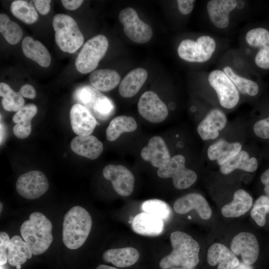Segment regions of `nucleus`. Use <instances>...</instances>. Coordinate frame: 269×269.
Instances as JSON below:
<instances>
[{"label":"nucleus","instance_id":"45","mask_svg":"<svg viewBox=\"0 0 269 269\" xmlns=\"http://www.w3.org/2000/svg\"><path fill=\"white\" fill-rule=\"evenodd\" d=\"M63 6L68 10H75L82 4V0H62L61 1Z\"/></svg>","mask_w":269,"mask_h":269},{"label":"nucleus","instance_id":"23","mask_svg":"<svg viewBox=\"0 0 269 269\" xmlns=\"http://www.w3.org/2000/svg\"><path fill=\"white\" fill-rule=\"evenodd\" d=\"M70 147L76 154L90 159L98 158L103 149L102 142L92 135L75 136L71 141Z\"/></svg>","mask_w":269,"mask_h":269},{"label":"nucleus","instance_id":"35","mask_svg":"<svg viewBox=\"0 0 269 269\" xmlns=\"http://www.w3.org/2000/svg\"><path fill=\"white\" fill-rule=\"evenodd\" d=\"M10 11L17 18L26 24H32L38 19L36 10L31 3L22 0H16L10 5Z\"/></svg>","mask_w":269,"mask_h":269},{"label":"nucleus","instance_id":"12","mask_svg":"<svg viewBox=\"0 0 269 269\" xmlns=\"http://www.w3.org/2000/svg\"><path fill=\"white\" fill-rule=\"evenodd\" d=\"M137 108L143 118L153 123L162 122L168 114L166 105L152 91H146L142 94L138 102Z\"/></svg>","mask_w":269,"mask_h":269},{"label":"nucleus","instance_id":"11","mask_svg":"<svg viewBox=\"0 0 269 269\" xmlns=\"http://www.w3.org/2000/svg\"><path fill=\"white\" fill-rule=\"evenodd\" d=\"M48 181L43 173L32 170L20 175L16 183L18 194L27 199H35L48 189Z\"/></svg>","mask_w":269,"mask_h":269},{"label":"nucleus","instance_id":"33","mask_svg":"<svg viewBox=\"0 0 269 269\" xmlns=\"http://www.w3.org/2000/svg\"><path fill=\"white\" fill-rule=\"evenodd\" d=\"M137 123L132 117L120 116L114 118L106 130V137L110 141L116 140L125 132H132L137 128Z\"/></svg>","mask_w":269,"mask_h":269},{"label":"nucleus","instance_id":"5","mask_svg":"<svg viewBox=\"0 0 269 269\" xmlns=\"http://www.w3.org/2000/svg\"><path fill=\"white\" fill-rule=\"evenodd\" d=\"M108 46V39L103 34L97 35L87 40L75 61L78 71L87 74L94 71L105 55Z\"/></svg>","mask_w":269,"mask_h":269},{"label":"nucleus","instance_id":"39","mask_svg":"<svg viewBox=\"0 0 269 269\" xmlns=\"http://www.w3.org/2000/svg\"><path fill=\"white\" fill-rule=\"evenodd\" d=\"M269 213V197L262 195L256 201L251 211V216L260 226H265L266 215Z\"/></svg>","mask_w":269,"mask_h":269},{"label":"nucleus","instance_id":"42","mask_svg":"<svg viewBox=\"0 0 269 269\" xmlns=\"http://www.w3.org/2000/svg\"><path fill=\"white\" fill-rule=\"evenodd\" d=\"M193 0H178V8L179 11L184 15L190 13L194 7Z\"/></svg>","mask_w":269,"mask_h":269},{"label":"nucleus","instance_id":"19","mask_svg":"<svg viewBox=\"0 0 269 269\" xmlns=\"http://www.w3.org/2000/svg\"><path fill=\"white\" fill-rule=\"evenodd\" d=\"M227 121L226 116L222 111L213 109L199 124L198 133L203 140L215 139L219 135V131L225 128Z\"/></svg>","mask_w":269,"mask_h":269},{"label":"nucleus","instance_id":"21","mask_svg":"<svg viewBox=\"0 0 269 269\" xmlns=\"http://www.w3.org/2000/svg\"><path fill=\"white\" fill-rule=\"evenodd\" d=\"M235 0H212L208 2L207 9L213 24L219 28H225L229 24V13L236 7Z\"/></svg>","mask_w":269,"mask_h":269},{"label":"nucleus","instance_id":"1","mask_svg":"<svg viewBox=\"0 0 269 269\" xmlns=\"http://www.w3.org/2000/svg\"><path fill=\"white\" fill-rule=\"evenodd\" d=\"M171 252L159 262L162 269L180 267L194 268L199 262L200 246L190 235L181 231H175L170 236Z\"/></svg>","mask_w":269,"mask_h":269},{"label":"nucleus","instance_id":"48","mask_svg":"<svg viewBox=\"0 0 269 269\" xmlns=\"http://www.w3.org/2000/svg\"><path fill=\"white\" fill-rule=\"evenodd\" d=\"M96 269H118L115 267L108 266L104 265L99 266Z\"/></svg>","mask_w":269,"mask_h":269},{"label":"nucleus","instance_id":"50","mask_svg":"<svg viewBox=\"0 0 269 269\" xmlns=\"http://www.w3.org/2000/svg\"><path fill=\"white\" fill-rule=\"evenodd\" d=\"M243 3H245V2L243 1H239V2L237 1V6L239 7L240 8H242L244 7V4H243Z\"/></svg>","mask_w":269,"mask_h":269},{"label":"nucleus","instance_id":"52","mask_svg":"<svg viewBox=\"0 0 269 269\" xmlns=\"http://www.w3.org/2000/svg\"><path fill=\"white\" fill-rule=\"evenodd\" d=\"M0 212L1 213V210H2V203L1 202H0Z\"/></svg>","mask_w":269,"mask_h":269},{"label":"nucleus","instance_id":"29","mask_svg":"<svg viewBox=\"0 0 269 269\" xmlns=\"http://www.w3.org/2000/svg\"><path fill=\"white\" fill-rule=\"evenodd\" d=\"M253 198L245 190H237L232 201L224 205L221 210L222 215L225 217H238L247 212L251 208Z\"/></svg>","mask_w":269,"mask_h":269},{"label":"nucleus","instance_id":"51","mask_svg":"<svg viewBox=\"0 0 269 269\" xmlns=\"http://www.w3.org/2000/svg\"><path fill=\"white\" fill-rule=\"evenodd\" d=\"M170 269H195L194 268H184V267H174L170 268Z\"/></svg>","mask_w":269,"mask_h":269},{"label":"nucleus","instance_id":"46","mask_svg":"<svg viewBox=\"0 0 269 269\" xmlns=\"http://www.w3.org/2000/svg\"><path fill=\"white\" fill-rule=\"evenodd\" d=\"M261 180L265 185L264 191L266 195L269 197V168L262 174Z\"/></svg>","mask_w":269,"mask_h":269},{"label":"nucleus","instance_id":"40","mask_svg":"<svg viewBox=\"0 0 269 269\" xmlns=\"http://www.w3.org/2000/svg\"><path fill=\"white\" fill-rule=\"evenodd\" d=\"M10 239L7 233H0V265L3 266L7 261V251Z\"/></svg>","mask_w":269,"mask_h":269},{"label":"nucleus","instance_id":"36","mask_svg":"<svg viewBox=\"0 0 269 269\" xmlns=\"http://www.w3.org/2000/svg\"><path fill=\"white\" fill-rule=\"evenodd\" d=\"M0 32L6 41L12 45L18 43L22 37V30L16 22L4 13L0 14Z\"/></svg>","mask_w":269,"mask_h":269},{"label":"nucleus","instance_id":"34","mask_svg":"<svg viewBox=\"0 0 269 269\" xmlns=\"http://www.w3.org/2000/svg\"><path fill=\"white\" fill-rule=\"evenodd\" d=\"M0 96L2 107L7 111L17 112L24 106L23 97L4 82L0 83Z\"/></svg>","mask_w":269,"mask_h":269},{"label":"nucleus","instance_id":"13","mask_svg":"<svg viewBox=\"0 0 269 269\" xmlns=\"http://www.w3.org/2000/svg\"><path fill=\"white\" fill-rule=\"evenodd\" d=\"M104 177L112 182L115 191L120 195L127 196L134 190V177L133 173L122 165L109 164L103 170Z\"/></svg>","mask_w":269,"mask_h":269},{"label":"nucleus","instance_id":"14","mask_svg":"<svg viewBox=\"0 0 269 269\" xmlns=\"http://www.w3.org/2000/svg\"><path fill=\"white\" fill-rule=\"evenodd\" d=\"M231 250L235 255H241L245 264L251 265L258 259L259 245L256 236L249 232H241L232 240Z\"/></svg>","mask_w":269,"mask_h":269},{"label":"nucleus","instance_id":"26","mask_svg":"<svg viewBox=\"0 0 269 269\" xmlns=\"http://www.w3.org/2000/svg\"><path fill=\"white\" fill-rule=\"evenodd\" d=\"M104 261L110 263L118 268L130 267L136 263L139 254L138 251L133 247H126L110 249L102 255Z\"/></svg>","mask_w":269,"mask_h":269},{"label":"nucleus","instance_id":"28","mask_svg":"<svg viewBox=\"0 0 269 269\" xmlns=\"http://www.w3.org/2000/svg\"><path fill=\"white\" fill-rule=\"evenodd\" d=\"M23 54L43 67H48L51 61L50 54L45 46L30 36L23 38L21 43Z\"/></svg>","mask_w":269,"mask_h":269},{"label":"nucleus","instance_id":"10","mask_svg":"<svg viewBox=\"0 0 269 269\" xmlns=\"http://www.w3.org/2000/svg\"><path fill=\"white\" fill-rule=\"evenodd\" d=\"M210 85L216 91L219 103L224 108L232 109L239 102V92L233 82L222 71L214 70L208 78Z\"/></svg>","mask_w":269,"mask_h":269},{"label":"nucleus","instance_id":"25","mask_svg":"<svg viewBox=\"0 0 269 269\" xmlns=\"http://www.w3.org/2000/svg\"><path fill=\"white\" fill-rule=\"evenodd\" d=\"M147 78L146 70L137 68L129 72L121 82L119 92L124 98H131L136 94Z\"/></svg>","mask_w":269,"mask_h":269},{"label":"nucleus","instance_id":"6","mask_svg":"<svg viewBox=\"0 0 269 269\" xmlns=\"http://www.w3.org/2000/svg\"><path fill=\"white\" fill-rule=\"evenodd\" d=\"M74 97L78 104L100 121L108 120L114 113V105L111 100L92 87L85 86L78 89Z\"/></svg>","mask_w":269,"mask_h":269},{"label":"nucleus","instance_id":"7","mask_svg":"<svg viewBox=\"0 0 269 269\" xmlns=\"http://www.w3.org/2000/svg\"><path fill=\"white\" fill-rule=\"evenodd\" d=\"M185 163L183 155H175L158 168L157 174L162 178H172L176 188L186 189L195 182L197 176L194 171L186 168Z\"/></svg>","mask_w":269,"mask_h":269},{"label":"nucleus","instance_id":"15","mask_svg":"<svg viewBox=\"0 0 269 269\" xmlns=\"http://www.w3.org/2000/svg\"><path fill=\"white\" fill-rule=\"evenodd\" d=\"M246 40L250 46L259 48L255 57L256 64L269 69V31L262 27L252 29L247 33Z\"/></svg>","mask_w":269,"mask_h":269},{"label":"nucleus","instance_id":"18","mask_svg":"<svg viewBox=\"0 0 269 269\" xmlns=\"http://www.w3.org/2000/svg\"><path fill=\"white\" fill-rule=\"evenodd\" d=\"M140 155L144 160L158 168L170 158L164 140L159 136H154L149 139L147 145L142 148Z\"/></svg>","mask_w":269,"mask_h":269},{"label":"nucleus","instance_id":"17","mask_svg":"<svg viewBox=\"0 0 269 269\" xmlns=\"http://www.w3.org/2000/svg\"><path fill=\"white\" fill-rule=\"evenodd\" d=\"M70 119L72 129L78 135H91L98 124L91 112L78 103L71 107Z\"/></svg>","mask_w":269,"mask_h":269},{"label":"nucleus","instance_id":"4","mask_svg":"<svg viewBox=\"0 0 269 269\" xmlns=\"http://www.w3.org/2000/svg\"><path fill=\"white\" fill-rule=\"evenodd\" d=\"M55 41L63 52H75L83 44L84 38L76 21L70 16L59 13L53 19Z\"/></svg>","mask_w":269,"mask_h":269},{"label":"nucleus","instance_id":"53","mask_svg":"<svg viewBox=\"0 0 269 269\" xmlns=\"http://www.w3.org/2000/svg\"><path fill=\"white\" fill-rule=\"evenodd\" d=\"M0 269H4L2 266H0Z\"/></svg>","mask_w":269,"mask_h":269},{"label":"nucleus","instance_id":"20","mask_svg":"<svg viewBox=\"0 0 269 269\" xmlns=\"http://www.w3.org/2000/svg\"><path fill=\"white\" fill-rule=\"evenodd\" d=\"M207 260L211 266L218 265V269H234L240 263L236 255L220 243H215L209 247Z\"/></svg>","mask_w":269,"mask_h":269},{"label":"nucleus","instance_id":"54","mask_svg":"<svg viewBox=\"0 0 269 269\" xmlns=\"http://www.w3.org/2000/svg\"><path fill=\"white\" fill-rule=\"evenodd\" d=\"M16 268L17 269H20V266H17Z\"/></svg>","mask_w":269,"mask_h":269},{"label":"nucleus","instance_id":"43","mask_svg":"<svg viewBox=\"0 0 269 269\" xmlns=\"http://www.w3.org/2000/svg\"><path fill=\"white\" fill-rule=\"evenodd\" d=\"M34 4L37 10L42 15L47 14L50 9V0H35Z\"/></svg>","mask_w":269,"mask_h":269},{"label":"nucleus","instance_id":"30","mask_svg":"<svg viewBox=\"0 0 269 269\" xmlns=\"http://www.w3.org/2000/svg\"><path fill=\"white\" fill-rule=\"evenodd\" d=\"M92 86L97 90L108 92L116 88L120 83L119 74L112 69H98L92 72L89 76Z\"/></svg>","mask_w":269,"mask_h":269},{"label":"nucleus","instance_id":"9","mask_svg":"<svg viewBox=\"0 0 269 269\" xmlns=\"http://www.w3.org/2000/svg\"><path fill=\"white\" fill-rule=\"evenodd\" d=\"M119 19L124 25L125 33L133 41L144 43L152 37L151 28L139 19L134 8L128 7L123 9L119 13Z\"/></svg>","mask_w":269,"mask_h":269},{"label":"nucleus","instance_id":"24","mask_svg":"<svg viewBox=\"0 0 269 269\" xmlns=\"http://www.w3.org/2000/svg\"><path fill=\"white\" fill-rule=\"evenodd\" d=\"M37 108L33 104L24 105L13 116V122L16 123L13 128L14 134L18 138H26L31 131V120L35 116Z\"/></svg>","mask_w":269,"mask_h":269},{"label":"nucleus","instance_id":"38","mask_svg":"<svg viewBox=\"0 0 269 269\" xmlns=\"http://www.w3.org/2000/svg\"><path fill=\"white\" fill-rule=\"evenodd\" d=\"M141 208L144 212L154 215L163 221L168 220L171 214L169 205L159 199L146 200L142 203Z\"/></svg>","mask_w":269,"mask_h":269},{"label":"nucleus","instance_id":"37","mask_svg":"<svg viewBox=\"0 0 269 269\" xmlns=\"http://www.w3.org/2000/svg\"><path fill=\"white\" fill-rule=\"evenodd\" d=\"M223 70L241 93L251 96L258 93L259 86L255 81L238 76L229 66L224 67Z\"/></svg>","mask_w":269,"mask_h":269},{"label":"nucleus","instance_id":"16","mask_svg":"<svg viewBox=\"0 0 269 269\" xmlns=\"http://www.w3.org/2000/svg\"><path fill=\"white\" fill-rule=\"evenodd\" d=\"M173 209L180 214H186L194 209L204 220L209 219L212 215V210L207 201L197 193H188L177 199L174 203Z\"/></svg>","mask_w":269,"mask_h":269},{"label":"nucleus","instance_id":"32","mask_svg":"<svg viewBox=\"0 0 269 269\" xmlns=\"http://www.w3.org/2000/svg\"><path fill=\"white\" fill-rule=\"evenodd\" d=\"M258 163L255 157H250L249 153L241 150L234 157L220 166V171L224 174H228L236 169L248 172H254L258 168Z\"/></svg>","mask_w":269,"mask_h":269},{"label":"nucleus","instance_id":"31","mask_svg":"<svg viewBox=\"0 0 269 269\" xmlns=\"http://www.w3.org/2000/svg\"><path fill=\"white\" fill-rule=\"evenodd\" d=\"M32 253L27 244L18 236H13L10 240L7 251V261L12 266L17 267L30 259Z\"/></svg>","mask_w":269,"mask_h":269},{"label":"nucleus","instance_id":"8","mask_svg":"<svg viewBox=\"0 0 269 269\" xmlns=\"http://www.w3.org/2000/svg\"><path fill=\"white\" fill-rule=\"evenodd\" d=\"M215 40L208 35H202L196 41L185 39L178 47L179 57L190 62H204L212 57L216 49Z\"/></svg>","mask_w":269,"mask_h":269},{"label":"nucleus","instance_id":"3","mask_svg":"<svg viewBox=\"0 0 269 269\" xmlns=\"http://www.w3.org/2000/svg\"><path fill=\"white\" fill-rule=\"evenodd\" d=\"M92 225L91 217L84 208L72 207L64 215L62 224V240L71 250L81 247L86 241Z\"/></svg>","mask_w":269,"mask_h":269},{"label":"nucleus","instance_id":"27","mask_svg":"<svg viewBox=\"0 0 269 269\" xmlns=\"http://www.w3.org/2000/svg\"><path fill=\"white\" fill-rule=\"evenodd\" d=\"M241 149L242 145L238 142L231 143L220 139L209 147L207 154L210 160H216L217 163L221 166L236 155Z\"/></svg>","mask_w":269,"mask_h":269},{"label":"nucleus","instance_id":"49","mask_svg":"<svg viewBox=\"0 0 269 269\" xmlns=\"http://www.w3.org/2000/svg\"><path fill=\"white\" fill-rule=\"evenodd\" d=\"M4 130L3 128V124L2 123H0V143L2 141L3 138H4Z\"/></svg>","mask_w":269,"mask_h":269},{"label":"nucleus","instance_id":"2","mask_svg":"<svg viewBox=\"0 0 269 269\" xmlns=\"http://www.w3.org/2000/svg\"><path fill=\"white\" fill-rule=\"evenodd\" d=\"M52 225L43 214L34 212L20 229L21 235L34 255L44 253L53 241Z\"/></svg>","mask_w":269,"mask_h":269},{"label":"nucleus","instance_id":"44","mask_svg":"<svg viewBox=\"0 0 269 269\" xmlns=\"http://www.w3.org/2000/svg\"><path fill=\"white\" fill-rule=\"evenodd\" d=\"M18 92L22 97L31 99H34L36 95L35 89L29 84L22 86Z\"/></svg>","mask_w":269,"mask_h":269},{"label":"nucleus","instance_id":"22","mask_svg":"<svg viewBox=\"0 0 269 269\" xmlns=\"http://www.w3.org/2000/svg\"><path fill=\"white\" fill-rule=\"evenodd\" d=\"M132 228L135 233L146 236L160 235L164 229L163 221L151 214L141 212L133 219Z\"/></svg>","mask_w":269,"mask_h":269},{"label":"nucleus","instance_id":"41","mask_svg":"<svg viewBox=\"0 0 269 269\" xmlns=\"http://www.w3.org/2000/svg\"><path fill=\"white\" fill-rule=\"evenodd\" d=\"M254 131L261 138H269V117L256 122L254 126Z\"/></svg>","mask_w":269,"mask_h":269},{"label":"nucleus","instance_id":"47","mask_svg":"<svg viewBox=\"0 0 269 269\" xmlns=\"http://www.w3.org/2000/svg\"><path fill=\"white\" fill-rule=\"evenodd\" d=\"M234 269H253L250 265H247L244 263H240L239 265Z\"/></svg>","mask_w":269,"mask_h":269}]
</instances>
